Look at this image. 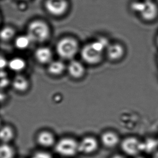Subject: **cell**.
<instances>
[{
    "instance_id": "cell-1",
    "label": "cell",
    "mask_w": 158,
    "mask_h": 158,
    "mask_svg": "<svg viewBox=\"0 0 158 158\" xmlns=\"http://www.w3.org/2000/svg\"><path fill=\"white\" fill-rule=\"evenodd\" d=\"M110 42L107 37L100 36L84 45L80 50V56L83 61L90 66L101 64L106 58V49Z\"/></svg>"
},
{
    "instance_id": "cell-2",
    "label": "cell",
    "mask_w": 158,
    "mask_h": 158,
    "mask_svg": "<svg viewBox=\"0 0 158 158\" xmlns=\"http://www.w3.org/2000/svg\"><path fill=\"white\" fill-rule=\"evenodd\" d=\"M27 35L31 42L42 44L51 37L50 27L42 20H34L29 22L27 28Z\"/></svg>"
},
{
    "instance_id": "cell-3",
    "label": "cell",
    "mask_w": 158,
    "mask_h": 158,
    "mask_svg": "<svg viewBox=\"0 0 158 158\" xmlns=\"http://www.w3.org/2000/svg\"><path fill=\"white\" fill-rule=\"evenodd\" d=\"M55 49L62 59L72 60L80 51L79 42L74 37L65 36L57 41Z\"/></svg>"
},
{
    "instance_id": "cell-4",
    "label": "cell",
    "mask_w": 158,
    "mask_h": 158,
    "mask_svg": "<svg viewBox=\"0 0 158 158\" xmlns=\"http://www.w3.org/2000/svg\"><path fill=\"white\" fill-rule=\"evenodd\" d=\"M55 151L62 156H74L79 153L78 141L71 137H64L55 143Z\"/></svg>"
},
{
    "instance_id": "cell-5",
    "label": "cell",
    "mask_w": 158,
    "mask_h": 158,
    "mask_svg": "<svg viewBox=\"0 0 158 158\" xmlns=\"http://www.w3.org/2000/svg\"><path fill=\"white\" fill-rule=\"evenodd\" d=\"M137 15L145 22H153L158 18V3L156 1L143 0Z\"/></svg>"
},
{
    "instance_id": "cell-6",
    "label": "cell",
    "mask_w": 158,
    "mask_h": 158,
    "mask_svg": "<svg viewBox=\"0 0 158 158\" xmlns=\"http://www.w3.org/2000/svg\"><path fill=\"white\" fill-rule=\"evenodd\" d=\"M122 151L124 153L130 156H136L143 149V144L141 141L134 136H128L120 142Z\"/></svg>"
},
{
    "instance_id": "cell-7",
    "label": "cell",
    "mask_w": 158,
    "mask_h": 158,
    "mask_svg": "<svg viewBox=\"0 0 158 158\" xmlns=\"http://www.w3.org/2000/svg\"><path fill=\"white\" fill-rule=\"evenodd\" d=\"M44 6L47 12L55 17L64 15L69 8L68 0H46Z\"/></svg>"
},
{
    "instance_id": "cell-8",
    "label": "cell",
    "mask_w": 158,
    "mask_h": 158,
    "mask_svg": "<svg viewBox=\"0 0 158 158\" xmlns=\"http://www.w3.org/2000/svg\"><path fill=\"white\" fill-rule=\"evenodd\" d=\"M126 49L122 43L110 42L106 49L105 57L112 62H118L125 56Z\"/></svg>"
},
{
    "instance_id": "cell-9",
    "label": "cell",
    "mask_w": 158,
    "mask_h": 158,
    "mask_svg": "<svg viewBox=\"0 0 158 158\" xmlns=\"http://www.w3.org/2000/svg\"><path fill=\"white\" fill-rule=\"evenodd\" d=\"M100 143L97 138L92 136H86L78 142L79 153L91 155L98 150Z\"/></svg>"
},
{
    "instance_id": "cell-10",
    "label": "cell",
    "mask_w": 158,
    "mask_h": 158,
    "mask_svg": "<svg viewBox=\"0 0 158 158\" xmlns=\"http://www.w3.org/2000/svg\"><path fill=\"white\" fill-rule=\"evenodd\" d=\"M66 68L70 77L75 80L82 79L86 74L85 65L76 60H72Z\"/></svg>"
},
{
    "instance_id": "cell-11",
    "label": "cell",
    "mask_w": 158,
    "mask_h": 158,
    "mask_svg": "<svg viewBox=\"0 0 158 158\" xmlns=\"http://www.w3.org/2000/svg\"><path fill=\"white\" fill-rule=\"evenodd\" d=\"M100 140L101 144L107 148H113L119 145L121 142L118 134L112 131L103 132L101 135Z\"/></svg>"
},
{
    "instance_id": "cell-12",
    "label": "cell",
    "mask_w": 158,
    "mask_h": 158,
    "mask_svg": "<svg viewBox=\"0 0 158 158\" xmlns=\"http://www.w3.org/2000/svg\"><path fill=\"white\" fill-rule=\"evenodd\" d=\"M53 56L52 51L47 47H40L34 52L36 61L42 64H49L53 60Z\"/></svg>"
},
{
    "instance_id": "cell-13",
    "label": "cell",
    "mask_w": 158,
    "mask_h": 158,
    "mask_svg": "<svg viewBox=\"0 0 158 158\" xmlns=\"http://www.w3.org/2000/svg\"><path fill=\"white\" fill-rule=\"evenodd\" d=\"M37 143L41 147L48 148L55 145V137L53 133L48 131H42L37 134Z\"/></svg>"
},
{
    "instance_id": "cell-14",
    "label": "cell",
    "mask_w": 158,
    "mask_h": 158,
    "mask_svg": "<svg viewBox=\"0 0 158 158\" xmlns=\"http://www.w3.org/2000/svg\"><path fill=\"white\" fill-rule=\"evenodd\" d=\"M12 86L14 89L18 92L24 93L28 90L30 83L26 77L19 74L14 77L12 81Z\"/></svg>"
},
{
    "instance_id": "cell-15",
    "label": "cell",
    "mask_w": 158,
    "mask_h": 158,
    "mask_svg": "<svg viewBox=\"0 0 158 158\" xmlns=\"http://www.w3.org/2000/svg\"><path fill=\"white\" fill-rule=\"evenodd\" d=\"M66 68L67 67L64 62L60 60H52L48 64L47 72L52 76L58 77L64 74Z\"/></svg>"
},
{
    "instance_id": "cell-16",
    "label": "cell",
    "mask_w": 158,
    "mask_h": 158,
    "mask_svg": "<svg viewBox=\"0 0 158 158\" xmlns=\"http://www.w3.org/2000/svg\"><path fill=\"white\" fill-rule=\"evenodd\" d=\"M15 136L13 128L9 125L3 126L0 127V141L1 143H9Z\"/></svg>"
},
{
    "instance_id": "cell-17",
    "label": "cell",
    "mask_w": 158,
    "mask_h": 158,
    "mask_svg": "<svg viewBox=\"0 0 158 158\" xmlns=\"http://www.w3.org/2000/svg\"><path fill=\"white\" fill-rule=\"evenodd\" d=\"M27 63L25 60L20 57H14L8 61V67L14 72L20 73L26 68Z\"/></svg>"
},
{
    "instance_id": "cell-18",
    "label": "cell",
    "mask_w": 158,
    "mask_h": 158,
    "mask_svg": "<svg viewBox=\"0 0 158 158\" xmlns=\"http://www.w3.org/2000/svg\"><path fill=\"white\" fill-rule=\"evenodd\" d=\"M31 42L30 38L26 34L20 35L16 37L14 41V44L16 48L22 51L28 48Z\"/></svg>"
},
{
    "instance_id": "cell-19",
    "label": "cell",
    "mask_w": 158,
    "mask_h": 158,
    "mask_svg": "<svg viewBox=\"0 0 158 158\" xmlns=\"http://www.w3.org/2000/svg\"><path fill=\"white\" fill-rule=\"evenodd\" d=\"M15 34V29L12 27H5L0 30V40L4 42H8L13 39Z\"/></svg>"
},
{
    "instance_id": "cell-20",
    "label": "cell",
    "mask_w": 158,
    "mask_h": 158,
    "mask_svg": "<svg viewBox=\"0 0 158 158\" xmlns=\"http://www.w3.org/2000/svg\"><path fill=\"white\" fill-rule=\"evenodd\" d=\"M15 149L9 143L0 144V158H14Z\"/></svg>"
},
{
    "instance_id": "cell-21",
    "label": "cell",
    "mask_w": 158,
    "mask_h": 158,
    "mask_svg": "<svg viewBox=\"0 0 158 158\" xmlns=\"http://www.w3.org/2000/svg\"><path fill=\"white\" fill-rule=\"evenodd\" d=\"M31 158H53V157L51 154L47 152L39 151L33 154Z\"/></svg>"
},
{
    "instance_id": "cell-22",
    "label": "cell",
    "mask_w": 158,
    "mask_h": 158,
    "mask_svg": "<svg viewBox=\"0 0 158 158\" xmlns=\"http://www.w3.org/2000/svg\"><path fill=\"white\" fill-rule=\"evenodd\" d=\"M8 61L7 59L4 56L0 54V70H3L6 67H7L8 66Z\"/></svg>"
},
{
    "instance_id": "cell-23",
    "label": "cell",
    "mask_w": 158,
    "mask_h": 158,
    "mask_svg": "<svg viewBox=\"0 0 158 158\" xmlns=\"http://www.w3.org/2000/svg\"><path fill=\"white\" fill-rule=\"evenodd\" d=\"M110 158H125L123 156L120 155V154H115L114 156H112Z\"/></svg>"
},
{
    "instance_id": "cell-24",
    "label": "cell",
    "mask_w": 158,
    "mask_h": 158,
    "mask_svg": "<svg viewBox=\"0 0 158 158\" xmlns=\"http://www.w3.org/2000/svg\"><path fill=\"white\" fill-rule=\"evenodd\" d=\"M156 46L158 47V33L157 34V35H156Z\"/></svg>"
},
{
    "instance_id": "cell-25",
    "label": "cell",
    "mask_w": 158,
    "mask_h": 158,
    "mask_svg": "<svg viewBox=\"0 0 158 158\" xmlns=\"http://www.w3.org/2000/svg\"><path fill=\"white\" fill-rule=\"evenodd\" d=\"M135 158H144V157H143V156H136V157H135Z\"/></svg>"
},
{
    "instance_id": "cell-26",
    "label": "cell",
    "mask_w": 158,
    "mask_h": 158,
    "mask_svg": "<svg viewBox=\"0 0 158 158\" xmlns=\"http://www.w3.org/2000/svg\"><path fill=\"white\" fill-rule=\"evenodd\" d=\"M144 1H155V0H144Z\"/></svg>"
},
{
    "instance_id": "cell-27",
    "label": "cell",
    "mask_w": 158,
    "mask_h": 158,
    "mask_svg": "<svg viewBox=\"0 0 158 158\" xmlns=\"http://www.w3.org/2000/svg\"><path fill=\"white\" fill-rule=\"evenodd\" d=\"M19 1H27V0H19Z\"/></svg>"
},
{
    "instance_id": "cell-28",
    "label": "cell",
    "mask_w": 158,
    "mask_h": 158,
    "mask_svg": "<svg viewBox=\"0 0 158 158\" xmlns=\"http://www.w3.org/2000/svg\"></svg>"
}]
</instances>
